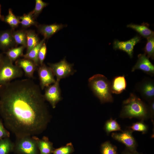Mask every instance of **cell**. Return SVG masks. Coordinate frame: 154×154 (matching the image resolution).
Returning a JSON list of instances; mask_svg holds the SVG:
<instances>
[{"instance_id": "6da1fadb", "label": "cell", "mask_w": 154, "mask_h": 154, "mask_svg": "<svg viewBox=\"0 0 154 154\" xmlns=\"http://www.w3.org/2000/svg\"><path fill=\"white\" fill-rule=\"evenodd\" d=\"M40 86L30 78L0 85V116L16 138L42 133L51 116Z\"/></svg>"}, {"instance_id": "7a4b0ae2", "label": "cell", "mask_w": 154, "mask_h": 154, "mask_svg": "<svg viewBox=\"0 0 154 154\" xmlns=\"http://www.w3.org/2000/svg\"><path fill=\"white\" fill-rule=\"evenodd\" d=\"M124 119L136 118L143 121L150 118L148 105L133 93L123 101L119 115Z\"/></svg>"}, {"instance_id": "3957f363", "label": "cell", "mask_w": 154, "mask_h": 154, "mask_svg": "<svg viewBox=\"0 0 154 154\" xmlns=\"http://www.w3.org/2000/svg\"><path fill=\"white\" fill-rule=\"evenodd\" d=\"M88 82L89 87L102 104L113 102L111 82L106 76L100 74H96L90 77Z\"/></svg>"}, {"instance_id": "277c9868", "label": "cell", "mask_w": 154, "mask_h": 154, "mask_svg": "<svg viewBox=\"0 0 154 154\" xmlns=\"http://www.w3.org/2000/svg\"><path fill=\"white\" fill-rule=\"evenodd\" d=\"M13 62L6 56L0 66V85L11 82L15 79L21 77L23 70L13 64Z\"/></svg>"}, {"instance_id": "5b68a950", "label": "cell", "mask_w": 154, "mask_h": 154, "mask_svg": "<svg viewBox=\"0 0 154 154\" xmlns=\"http://www.w3.org/2000/svg\"><path fill=\"white\" fill-rule=\"evenodd\" d=\"M35 137L16 138L13 152L16 154H40Z\"/></svg>"}, {"instance_id": "8992f818", "label": "cell", "mask_w": 154, "mask_h": 154, "mask_svg": "<svg viewBox=\"0 0 154 154\" xmlns=\"http://www.w3.org/2000/svg\"><path fill=\"white\" fill-rule=\"evenodd\" d=\"M48 64L56 77V80L59 82L60 79L72 75L75 72L73 68V64L68 63L65 58L58 62L48 63Z\"/></svg>"}, {"instance_id": "52a82bcc", "label": "cell", "mask_w": 154, "mask_h": 154, "mask_svg": "<svg viewBox=\"0 0 154 154\" xmlns=\"http://www.w3.org/2000/svg\"><path fill=\"white\" fill-rule=\"evenodd\" d=\"M133 132L128 128L121 133H112L111 137L114 139L124 145L126 148L135 151H137V144L132 135Z\"/></svg>"}, {"instance_id": "ba28073f", "label": "cell", "mask_w": 154, "mask_h": 154, "mask_svg": "<svg viewBox=\"0 0 154 154\" xmlns=\"http://www.w3.org/2000/svg\"><path fill=\"white\" fill-rule=\"evenodd\" d=\"M59 83L56 80L54 83L46 87L43 95L45 100L50 103L53 108H55L57 104L62 99Z\"/></svg>"}, {"instance_id": "9c48e42d", "label": "cell", "mask_w": 154, "mask_h": 154, "mask_svg": "<svg viewBox=\"0 0 154 154\" xmlns=\"http://www.w3.org/2000/svg\"><path fill=\"white\" fill-rule=\"evenodd\" d=\"M38 72L40 80V86L41 90H43L56 82V80L51 69L45 64L43 63L40 66Z\"/></svg>"}, {"instance_id": "30bf717a", "label": "cell", "mask_w": 154, "mask_h": 154, "mask_svg": "<svg viewBox=\"0 0 154 154\" xmlns=\"http://www.w3.org/2000/svg\"><path fill=\"white\" fill-rule=\"evenodd\" d=\"M136 89L145 100L149 102L154 99V83L153 80L149 78L144 79L137 84Z\"/></svg>"}, {"instance_id": "8fae6325", "label": "cell", "mask_w": 154, "mask_h": 154, "mask_svg": "<svg viewBox=\"0 0 154 154\" xmlns=\"http://www.w3.org/2000/svg\"><path fill=\"white\" fill-rule=\"evenodd\" d=\"M141 40V37L138 35L125 41H120L117 40H115L113 42V48L115 50H120L125 52L131 58H132L134 47Z\"/></svg>"}, {"instance_id": "7c38bea8", "label": "cell", "mask_w": 154, "mask_h": 154, "mask_svg": "<svg viewBox=\"0 0 154 154\" xmlns=\"http://www.w3.org/2000/svg\"><path fill=\"white\" fill-rule=\"evenodd\" d=\"M138 57L137 62L132 69V72L139 70L147 74L153 75L154 66L150 61L149 58L145 54H139Z\"/></svg>"}, {"instance_id": "4fadbf2b", "label": "cell", "mask_w": 154, "mask_h": 154, "mask_svg": "<svg viewBox=\"0 0 154 154\" xmlns=\"http://www.w3.org/2000/svg\"><path fill=\"white\" fill-rule=\"evenodd\" d=\"M66 26V25L57 24L49 25H39L37 26L38 31L43 35L45 39L49 38L58 31Z\"/></svg>"}, {"instance_id": "5bb4252c", "label": "cell", "mask_w": 154, "mask_h": 154, "mask_svg": "<svg viewBox=\"0 0 154 154\" xmlns=\"http://www.w3.org/2000/svg\"><path fill=\"white\" fill-rule=\"evenodd\" d=\"M13 30H7L0 33V49L4 51L13 48L16 44L13 35Z\"/></svg>"}, {"instance_id": "9a60e30c", "label": "cell", "mask_w": 154, "mask_h": 154, "mask_svg": "<svg viewBox=\"0 0 154 154\" xmlns=\"http://www.w3.org/2000/svg\"><path fill=\"white\" fill-rule=\"evenodd\" d=\"M15 64L23 70L26 76L29 78H33L37 66L33 61L25 58L19 59L16 61Z\"/></svg>"}, {"instance_id": "2e32d148", "label": "cell", "mask_w": 154, "mask_h": 154, "mask_svg": "<svg viewBox=\"0 0 154 154\" xmlns=\"http://www.w3.org/2000/svg\"><path fill=\"white\" fill-rule=\"evenodd\" d=\"M37 146L40 154H51L52 153L55 148L52 142L49 140L48 138L45 136L40 139L35 137Z\"/></svg>"}, {"instance_id": "e0dca14e", "label": "cell", "mask_w": 154, "mask_h": 154, "mask_svg": "<svg viewBox=\"0 0 154 154\" xmlns=\"http://www.w3.org/2000/svg\"><path fill=\"white\" fill-rule=\"evenodd\" d=\"M127 83L124 75L115 77L111 83V89L112 93L119 94L125 90Z\"/></svg>"}, {"instance_id": "ac0fdd59", "label": "cell", "mask_w": 154, "mask_h": 154, "mask_svg": "<svg viewBox=\"0 0 154 154\" xmlns=\"http://www.w3.org/2000/svg\"><path fill=\"white\" fill-rule=\"evenodd\" d=\"M127 27L134 30L141 36L147 38L154 35V32L149 28L146 24L140 25L130 24L128 25Z\"/></svg>"}, {"instance_id": "d6986e66", "label": "cell", "mask_w": 154, "mask_h": 154, "mask_svg": "<svg viewBox=\"0 0 154 154\" xmlns=\"http://www.w3.org/2000/svg\"><path fill=\"white\" fill-rule=\"evenodd\" d=\"M45 39L44 38L30 52L23 56L24 58L30 59L33 61L37 66H39V62L38 58V54L41 46L45 42Z\"/></svg>"}, {"instance_id": "ffe728a7", "label": "cell", "mask_w": 154, "mask_h": 154, "mask_svg": "<svg viewBox=\"0 0 154 154\" xmlns=\"http://www.w3.org/2000/svg\"><path fill=\"white\" fill-rule=\"evenodd\" d=\"M27 38V50L26 53L30 52L40 42L39 37L34 31H26Z\"/></svg>"}, {"instance_id": "44dd1931", "label": "cell", "mask_w": 154, "mask_h": 154, "mask_svg": "<svg viewBox=\"0 0 154 154\" xmlns=\"http://www.w3.org/2000/svg\"><path fill=\"white\" fill-rule=\"evenodd\" d=\"M14 143L9 138L0 139V154H9L13 151Z\"/></svg>"}, {"instance_id": "7402d4cb", "label": "cell", "mask_w": 154, "mask_h": 154, "mask_svg": "<svg viewBox=\"0 0 154 154\" xmlns=\"http://www.w3.org/2000/svg\"><path fill=\"white\" fill-rule=\"evenodd\" d=\"M26 47L23 46L19 47L11 48L4 52L6 56L13 62L20 56H23V51Z\"/></svg>"}, {"instance_id": "603a6c76", "label": "cell", "mask_w": 154, "mask_h": 154, "mask_svg": "<svg viewBox=\"0 0 154 154\" xmlns=\"http://www.w3.org/2000/svg\"><path fill=\"white\" fill-rule=\"evenodd\" d=\"M104 129L107 135L112 132L120 131H122L120 125L115 119L112 118L107 120L104 127Z\"/></svg>"}, {"instance_id": "cb8c5ba5", "label": "cell", "mask_w": 154, "mask_h": 154, "mask_svg": "<svg viewBox=\"0 0 154 154\" xmlns=\"http://www.w3.org/2000/svg\"><path fill=\"white\" fill-rule=\"evenodd\" d=\"M13 35L16 44H19L25 46H27L26 31L19 30L13 31Z\"/></svg>"}, {"instance_id": "d4e9b609", "label": "cell", "mask_w": 154, "mask_h": 154, "mask_svg": "<svg viewBox=\"0 0 154 154\" xmlns=\"http://www.w3.org/2000/svg\"><path fill=\"white\" fill-rule=\"evenodd\" d=\"M18 17L20 20V24L24 27H28L33 25H37L31 12Z\"/></svg>"}, {"instance_id": "484cf974", "label": "cell", "mask_w": 154, "mask_h": 154, "mask_svg": "<svg viewBox=\"0 0 154 154\" xmlns=\"http://www.w3.org/2000/svg\"><path fill=\"white\" fill-rule=\"evenodd\" d=\"M3 21L8 24L13 30L17 27L20 24V21L18 17L15 15L11 9H9L8 14L4 17Z\"/></svg>"}, {"instance_id": "4316f807", "label": "cell", "mask_w": 154, "mask_h": 154, "mask_svg": "<svg viewBox=\"0 0 154 154\" xmlns=\"http://www.w3.org/2000/svg\"><path fill=\"white\" fill-rule=\"evenodd\" d=\"M101 154H118L117 147L109 141L103 143L100 147Z\"/></svg>"}, {"instance_id": "83f0119b", "label": "cell", "mask_w": 154, "mask_h": 154, "mask_svg": "<svg viewBox=\"0 0 154 154\" xmlns=\"http://www.w3.org/2000/svg\"><path fill=\"white\" fill-rule=\"evenodd\" d=\"M147 42L144 48L145 54L147 57L152 59L154 58V36H152L147 38Z\"/></svg>"}, {"instance_id": "f1b7e54d", "label": "cell", "mask_w": 154, "mask_h": 154, "mask_svg": "<svg viewBox=\"0 0 154 154\" xmlns=\"http://www.w3.org/2000/svg\"><path fill=\"white\" fill-rule=\"evenodd\" d=\"M75 151L72 143H67L66 145L57 149H55L53 154H71Z\"/></svg>"}, {"instance_id": "f546056e", "label": "cell", "mask_w": 154, "mask_h": 154, "mask_svg": "<svg viewBox=\"0 0 154 154\" xmlns=\"http://www.w3.org/2000/svg\"><path fill=\"white\" fill-rule=\"evenodd\" d=\"M128 128L133 131H136L142 132L143 134L146 133L148 131V127L143 121L137 122L133 123Z\"/></svg>"}, {"instance_id": "4dcf8cb0", "label": "cell", "mask_w": 154, "mask_h": 154, "mask_svg": "<svg viewBox=\"0 0 154 154\" xmlns=\"http://www.w3.org/2000/svg\"><path fill=\"white\" fill-rule=\"evenodd\" d=\"M35 2V8L31 11L35 19L38 17L43 9L48 5V3L41 0H36Z\"/></svg>"}, {"instance_id": "1f68e13d", "label": "cell", "mask_w": 154, "mask_h": 154, "mask_svg": "<svg viewBox=\"0 0 154 154\" xmlns=\"http://www.w3.org/2000/svg\"><path fill=\"white\" fill-rule=\"evenodd\" d=\"M47 48L45 42H44L39 51L38 54V58L40 66L42 65L45 58L47 53Z\"/></svg>"}, {"instance_id": "d6a6232c", "label": "cell", "mask_w": 154, "mask_h": 154, "mask_svg": "<svg viewBox=\"0 0 154 154\" xmlns=\"http://www.w3.org/2000/svg\"><path fill=\"white\" fill-rule=\"evenodd\" d=\"M10 136L9 131L4 127L0 117V139L6 138H9Z\"/></svg>"}, {"instance_id": "836d02e7", "label": "cell", "mask_w": 154, "mask_h": 154, "mask_svg": "<svg viewBox=\"0 0 154 154\" xmlns=\"http://www.w3.org/2000/svg\"><path fill=\"white\" fill-rule=\"evenodd\" d=\"M149 110L150 114V118L153 124L154 125V99L149 102L148 105Z\"/></svg>"}, {"instance_id": "e575fe53", "label": "cell", "mask_w": 154, "mask_h": 154, "mask_svg": "<svg viewBox=\"0 0 154 154\" xmlns=\"http://www.w3.org/2000/svg\"><path fill=\"white\" fill-rule=\"evenodd\" d=\"M120 154H142L141 153L138 152L137 151H130L125 148L123 151Z\"/></svg>"}, {"instance_id": "d590c367", "label": "cell", "mask_w": 154, "mask_h": 154, "mask_svg": "<svg viewBox=\"0 0 154 154\" xmlns=\"http://www.w3.org/2000/svg\"><path fill=\"white\" fill-rule=\"evenodd\" d=\"M4 58V57L3 56L2 54L0 53V66L2 64Z\"/></svg>"}, {"instance_id": "8d00e7d4", "label": "cell", "mask_w": 154, "mask_h": 154, "mask_svg": "<svg viewBox=\"0 0 154 154\" xmlns=\"http://www.w3.org/2000/svg\"><path fill=\"white\" fill-rule=\"evenodd\" d=\"M4 17L1 14V6L0 4V19L2 21H3Z\"/></svg>"}]
</instances>
